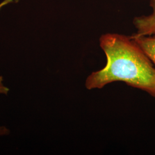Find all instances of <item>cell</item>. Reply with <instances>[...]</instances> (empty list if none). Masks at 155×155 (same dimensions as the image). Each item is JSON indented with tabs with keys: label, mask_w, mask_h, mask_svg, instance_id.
<instances>
[{
	"label": "cell",
	"mask_w": 155,
	"mask_h": 155,
	"mask_svg": "<svg viewBox=\"0 0 155 155\" xmlns=\"http://www.w3.org/2000/svg\"><path fill=\"white\" fill-rule=\"evenodd\" d=\"M100 45L106 64L87 77L86 89H102L109 83L123 82L155 98V66L131 36L105 33L101 36Z\"/></svg>",
	"instance_id": "cell-1"
},
{
	"label": "cell",
	"mask_w": 155,
	"mask_h": 155,
	"mask_svg": "<svg viewBox=\"0 0 155 155\" xmlns=\"http://www.w3.org/2000/svg\"><path fill=\"white\" fill-rule=\"evenodd\" d=\"M152 13L148 16L135 17L133 25L136 29L134 36H150L155 35V0H150Z\"/></svg>",
	"instance_id": "cell-2"
},
{
	"label": "cell",
	"mask_w": 155,
	"mask_h": 155,
	"mask_svg": "<svg viewBox=\"0 0 155 155\" xmlns=\"http://www.w3.org/2000/svg\"><path fill=\"white\" fill-rule=\"evenodd\" d=\"M132 38L144 51L155 66V35L150 36H134Z\"/></svg>",
	"instance_id": "cell-3"
},
{
	"label": "cell",
	"mask_w": 155,
	"mask_h": 155,
	"mask_svg": "<svg viewBox=\"0 0 155 155\" xmlns=\"http://www.w3.org/2000/svg\"><path fill=\"white\" fill-rule=\"evenodd\" d=\"M10 133L9 130L4 126H0V136L8 135Z\"/></svg>",
	"instance_id": "cell-4"
},
{
	"label": "cell",
	"mask_w": 155,
	"mask_h": 155,
	"mask_svg": "<svg viewBox=\"0 0 155 155\" xmlns=\"http://www.w3.org/2000/svg\"><path fill=\"white\" fill-rule=\"evenodd\" d=\"M9 91V89L7 87L4 86L2 83H0V94H6Z\"/></svg>",
	"instance_id": "cell-5"
},
{
	"label": "cell",
	"mask_w": 155,
	"mask_h": 155,
	"mask_svg": "<svg viewBox=\"0 0 155 155\" xmlns=\"http://www.w3.org/2000/svg\"><path fill=\"white\" fill-rule=\"evenodd\" d=\"M2 80H3V78H2V77L1 76H0V83H2Z\"/></svg>",
	"instance_id": "cell-6"
}]
</instances>
